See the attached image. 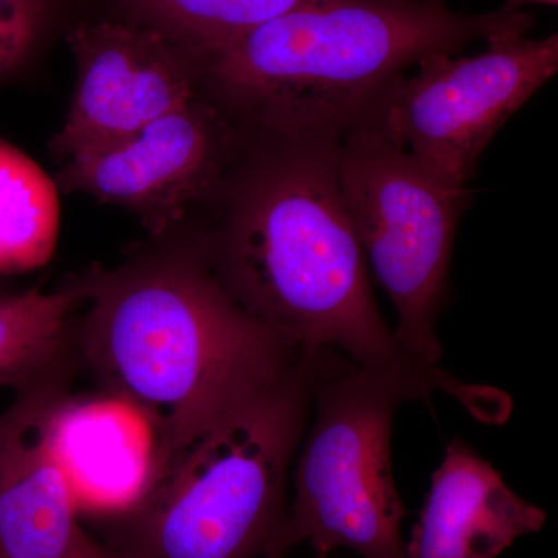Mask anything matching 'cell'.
<instances>
[{
    "label": "cell",
    "mask_w": 558,
    "mask_h": 558,
    "mask_svg": "<svg viewBox=\"0 0 558 558\" xmlns=\"http://www.w3.org/2000/svg\"><path fill=\"white\" fill-rule=\"evenodd\" d=\"M341 137L248 130L219 185L178 230L227 292L293 347L462 391L409 359L381 317L341 196Z\"/></svg>",
    "instance_id": "6da1fadb"
},
{
    "label": "cell",
    "mask_w": 558,
    "mask_h": 558,
    "mask_svg": "<svg viewBox=\"0 0 558 558\" xmlns=\"http://www.w3.org/2000/svg\"><path fill=\"white\" fill-rule=\"evenodd\" d=\"M81 279L80 365L148 427L149 488L223 414L277 384L303 355L227 292L182 231Z\"/></svg>",
    "instance_id": "7a4b0ae2"
},
{
    "label": "cell",
    "mask_w": 558,
    "mask_h": 558,
    "mask_svg": "<svg viewBox=\"0 0 558 558\" xmlns=\"http://www.w3.org/2000/svg\"><path fill=\"white\" fill-rule=\"evenodd\" d=\"M531 14L435 0H312L196 58L202 87L250 131L344 135L422 58L527 35Z\"/></svg>",
    "instance_id": "3957f363"
},
{
    "label": "cell",
    "mask_w": 558,
    "mask_h": 558,
    "mask_svg": "<svg viewBox=\"0 0 558 558\" xmlns=\"http://www.w3.org/2000/svg\"><path fill=\"white\" fill-rule=\"evenodd\" d=\"M339 352L306 349L183 451L137 505L109 517L124 558H256L281 553L288 483L323 374Z\"/></svg>",
    "instance_id": "277c9868"
},
{
    "label": "cell",
    "mask_w": 558,
    "mask_h": 558,
    "mask_svg": "<svg viewBox=\"0 0 558 558\" xmlns=\"http://www.w3.org/2000/svg\"><path fill=\"white\" fill-rule=\"evenodd\" d=\"M438 389L407 374L363 368L337 354L314 399V422L296 451L282 554L307 542L317 558H407V515L392 473L391 433L407 400Z\"/></svg>",
    "instance_id": "5b68a950"
},
{
    "label": "cell",
    "mask_w": 558,
    "mask_h": 558,
    "mask_svg": "<svg viewBox=\"0 0 558 558\" xmlns=\"http://www.w3.org/2000/svg\"><path fill=\"white\" fill-rule=\"evenodd\" d=\"M339 183L366 264L398 314L400 349L438 369L454 240L472 193L436 178L366 124L341 137Z\"/></svg>",
    "instance_id": "8992f818"
},
{
    "label": "cell",
    "mask_w": 558,
    "mask_h": 558,
    "mask_svg": "<svg viewBox=\"0 0 558 558\" xmlns=\"http://www.w3.org/2000/svg\"><path fill=\"white\" fill-rule=\"evenodd\" d=\"M473 57L435 53L381 92L359 123L407 150L436 178L468 189L506 121L558 70V36L510 35Z\"/></svg>",
    "instance_id": "52a82bcc"
},
{
    "label": "cell",
    "mask_w": 558,
    "mask_h": 558,
    "mask_svg": "<svg viewBox=\"0 0 558 558\" xmlns=\"http://www.w3.org/2000/svg\"><path fill=\"white\" fill-rule=\"evenodd\" d=\"M247 134L202 89L123 142L65 161L54 182L126 209L150 238L167 236L219 185Z\"/></svg>",
    "instance_id": "ba28073f"
},
{
    "label": "cell",
    "mask_w": 558,
    "mask_h": 558,
    "mask_svg": "<svg viewBox=\"0 0 558 558\" xmlns=\"http://www.w3.org/2000/svg\"><path fill=\"white\" fill-rule=\"evenodd\" d=\"M65 36L75 92L50 140L62 163L123 142L204 89L196 58L149 28L101 17L76 22Z\"/></svg>",
    "instance_id": "9c48e42d"
},
{
    "label": "cell",
    "mask_w": 558,
    "mask_h": 558,
    "mask_svg": "<svg viewBox=\"0 0 558 558\" xmlns=\"http://www.w3.org/2000/svg\"><path fill=\"white\" fill-rule=\"evenodd\" d=\"M69 388L17 392L0 414V558H75L86 534L53 436Z\"/></svg>",
    "instance_id": "30bf717a"
},
{
    "label": "cell",
    "mask_w": 558,
    "mask_h": 558,
    "mask_svg": "<svg viewBox=\"0 0 558 558\" xmlns=\"http://www.w3.org/2000/svg\"><path fill=\"white\" fill-rule=\"evenodd\" d=\"M546 513L524 501L497 469L462 439L447 446L432 476L407 558H497L545 526Z\"/></svg>",
    "instance_id": "8fae6325"
},
{
    "label": "cell",
    "mask_w": 558,
    "mask_h": 558,
    "mask_svg": "<svg viewBox=\"0 0 558 558\" xmlns=\"http://www.w3.org/2000/svg\"><path fill=\"white\" fill-rule=\"evenodd\" d=\"M119 400L68 396L53 421L54 444L76 505L120 515L145 497L153 472V440Z\"/></svg>",
    "instance_id": "7c38bea8"
},
{
    "label": "cell",
    "mask_w": 558,
    "mask_h": 558,
    "mask_svg": "<svg viewBox=\"0 0 558 558\" xmlns=\"http://www.w3.org/2000/svg\"><path fill=\"white\" fill-rule=\"evenodd\" d=\"M87 303L83 279L57 290L0 293V389L14 392L69 384L81 368L78 319Z\"/></svg>",
    "instance_id": "4fadbf2b"
},
{
    "label": "cell",
    "mask_w": 558,
    "mask_h": 558,
    "mask_svg": "<svg viewBox=\"0 0 558 558\" xmlns=\"http://www.w3.org/2000/svg\"><path fill=\"white\" fill-rule=\"evenodd\" d=\"M58 231L57 182L0 138V278L46 266L57 248Z\"/></svg>",
    "instance_id": "5bb4252c"
},
{
    "label": "cell",
    "mask_w": 558,
    "mask_h": 558,
    "mask_svg": "<svg viewBox=\"0 0 558 558\" xmlns=\"http://www.w3.org/2000/svg\"><path fill=\"white\" fill-rule=\"evenodd\" d=\"M312 0H110V20L160 33L190 51L208 53Z\"/></svg>",
    "instance_id": "9a60e30c"
},
{
    "label": "cell",
    "mask_w": 558,
    "mask_h": 558,
    "mask_svg": "<svg viewBox=\"0 0 558 558\" xmlns=\"http://www.w3.org/2000/svg\"><path fill=\"white\" fill-rule=\"evenodd\" d=\"M68 11V0H0V84L38 60Z\"/></svg>",
    "instance_id": "2e32d148"
},
{
    "label": "cell",
    "mask_w": 558,
    "mask_h": 558,
    "mask_svg": "<svg viewBox=\"0 0 558 558\" xmlns=\"http://www.w3.org/2000/svg\"><path fill=\"white\" fill-rule=\"evenodd\" d=\"M75 558H124L117 554L116 550L108 548L97 539L92 538L89 534H84L81 539L80 548L76 550Z\"/></svg>",
    "instance_id": "e0dca14e"
},
{
    "label": "cell",
    "mask_w": 558,
    "mask_h": 558,
    "mask_svg": "<svg viewBox=\"0 0 558 558\" xmlns=\"http://www.w3.org/2000/svg\"><path fill=\"white\" fill-rule=\"evenodd\" d=\"M558 0H506L501 7L502 13H517L526 5H549L556 7Z\"/></svg>",
    "instance_id": "ac0fdd59"
},
{
    "label": "cell",
    "mask_w": 558,
    "mask_h": 558,
    "mask_svg": "<svg viewBox=\"0 0 558 558\" xmlns=\"http://www.w3.org/2000/svg\"><path fill=\"white\" fill-rule=\"evenodd\" d=\"M264 558H284V554L281 553H269Z\"/></svg>",
    "instance_id": "d6986e66"
},
{
    "label": "cell",
    "mask_w": 558,
    "mask_h": 558,
    "mask_svg": "<svg viewBox=\"0 0 558 558\" xmlns=\"http://www.w3.org/2000/svg\"><path fill=\"white\" fill-rule=\"evenodd\" d=\"M9 290H11L9 286H7L5 282L0 281V293L9 292Z\"/></svg>",
    "instance_id": "ffe728a7"
},
{
    "label": "cell",
    "mask_w": 558,
    "mask_h": 558,
    "mask_svg": "<svg viewBox=\"0 0 558 558\" xmlns=\"http://www.w3.org/2000/svg\"><path fill=\"white\" fill-rule=\"evenodd\" d=\"M435 2H440V0H435Z\"/></svg>",
    "instance_id": "44dd1931"
}]
</instances>
